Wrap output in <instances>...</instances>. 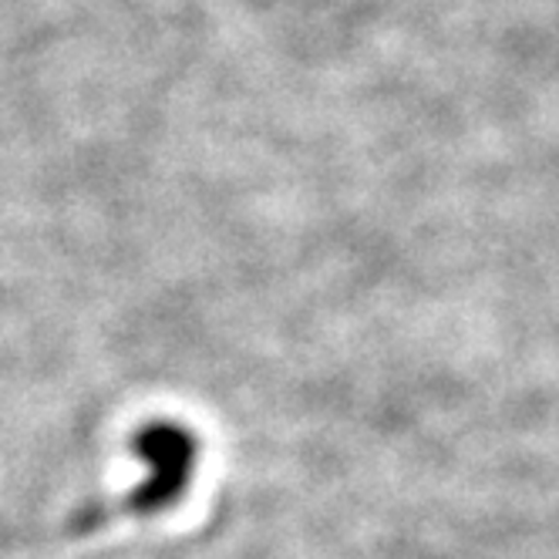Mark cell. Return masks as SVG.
<instances>
[{
    "mask_svg": "<svg viewBox=\"0 0 559 559\" xmlns=\"http://www.w3.org/2000/svg\"><path fill=\"white\" fill-rule=\"evenodd\" d=\"M132 449L148 465V475L142 478V486H135L115 506V512H129V515L166 512L173 502H179L189 492L195 459H199L195 435L176 421H152L132 438Z\"/></svg>",
    "mask_w": 559,
    "mask_h": 559,
    "instance_id": "obj_1",
    "label": "cell"
}]
</instances>
